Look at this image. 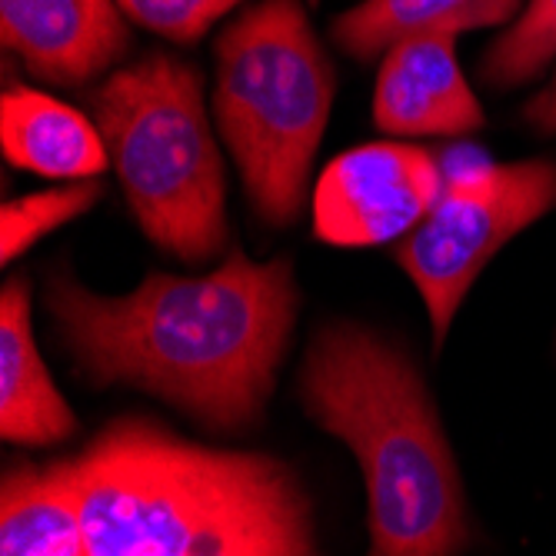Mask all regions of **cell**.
I'll return each mask as SVG.
<instances>
[{
	"label": "cell",
	"mask_w": 556,
	"mask_h": 556,
	"mask_svg": "<svg viewBox=\"0 0 556 556\" xmlns=\"http://www.w3.org/2000/svg\"><path fill=\"white\" fill-rule=\"evenodd\" d=\"M523 121L533 127V130H540V134H556V77L540 90V93H533L527 104H523Z\"/></svg>",
	"instance_id": "ac0fdd59"
},
{
	"label": "cell",
	"mask_w": 556,
	"mask_h": 556,
	"mask_svg": "<svg viewBox=\"0 0 556 556\" xmlns=\"http://www.w3.org/2000/svg\"><path fill=\"white\" fill-rule=\"evenodd\" d=\"M307 417L343 440L367 486V556H460L467 500L433 396L396 343L350 320L317 330L300 367Z\"/></svg>",
	"instance_id": "7a4b0ae2"
},
{
	"label": "cell",
	"mask_w": 556,
	"mask_h": 556,
	"mask_svg": "<svg viewBox=\"0 0 556 556\" xmlns=\"http://www.w3.org/2000/svg\"><path fill=\"white\" fill-rule=\"evenodd\" d=\"M0 433L24 446L64 443L77 433L74 410L37 353L24 277H11L0 290Z\"/></svg>",
	"instance_id": "30bf717a"
},
{
	"label": "cell",
	"mask_w": 556,
	"mask_h": 556,
	"mask_svg": "<svg viewBox=\"0 0 556 556\" xmlns=\"http://www.w3.org/2000/svg\"><path fill=\"white\" fill-rule=\"evenodd\" d=\"M553 58H556V0H527L520 17L490 43L480 74L493 90H510L540 77Z\"/></svg>",
	"instance_id": "5bb4252c"
},
{
	"label": "cell",
	"mask_w": 556,
	"mask_h": 556,
	"mask_svg": "<svg viewBox=\"0 0 556 556\" xmlns=\"http://www.w3.org/2000/svg\"><path fill=\"white\" fill-rule=\"evenodd\" d=\"M523 0H364L330 24L333 40L353 61L370 64L414 34H464L500 27L520 14Z\"/></svg>",
	"instance_id": "4fadbf2b"
},
{
	"label": "cell",
	"mask_w": 556,
	"mask_h": 556,
	"mask_svg": "<svg viewBox=\"0 0 556 556\" xmlns=\"http://www.w3.org/2000/svg\"><path fill=\"white\" fill-rule=\"evenodd\" d=\"M214 121L254 214L287 230L311 197L337 71L300 0H261L217 37Z\"/></svg>",
	"instance_id": "277c9868"
},
{
	"label": "cell",
	"mask_w": 556,
	"mask_h": 556,
	"mask_svg": "<svg viewBox=\"0 0 556 556\" xmlns=\"http://www.w3.org/2000/svg\"><path fill=\"white\" fill-rule=\"evenodd\" d=\"M549 211H556V161L477 164L453 174L433 211L393 243V261L427 307L437 350L483 267Z\"/></svg>",
	"instance_id": "8992f818"
},
{
	"label": "cell",
	"mask_w": 556,
	"mask_h": 556,
	"mask_svg": "<svg viewBox=\"0 0 556 556\" xmlns=\"http://www.w3.org/2000/svg\"><path fill=\"white\" fill-rule=\"evenodd\" d=\"M4 157L47 180H97L111 167L93 117L30 87H11L0 100Z\"/></svg>",
	"instance_id": "8fae6325"
},
{
	"label": "cell",
	"mask_w": 556,
	"mask_h": 556,
	"mask_svg": "<svg viewBox=\"0 0 556 556\" xmlns=\"http://www.w3.org/2000/svg\"><path fill=\"white\" fill-rule=\"evenodd\" d=\"M0 37L27 74L54 87H84L130 50L117 0H0Z\"/></svg>",
	"instance_id": "ba28073f"
},
{
	"label": "cell",
	"mask_w": 556,
	"mask_h": 556,
	"mask_svg": "<svg viewBox=\"0 0 556 556\" xmlns=\"http://www.w3.org/2000/svg\"><path fill=\"white\" fill-rule=\"evenodd\" d=\"M71 470L87 556H193L300 486L264 453L193 446L143 420L114 424Z\"/></svg>",
	"instance_id": "3957f363"
},
{
	"label": "cell",
	"mask_w": 556,
	"mask_h": 556,
	"mask_svg": "<svg viewBox=\"0 0 556 556\" xmlns=\"http://www.w3.org/2000/svg\"><path fill=\"white\" fill-rule=\"evenodd\" d=\"M97 197H100L97 180H74L58 190H40L21 200H8L4 211H0V261L4 264L17 261L40 237L87 214L97 204Z\"/></svg>",
	"instance_id": "2e32d148"
},
{
	"label": "cell",
	"mask_w": 556,
	"mask_h": 556,
	"mask_svg": "<svg viewBox=\"0 0 556 556\" xmlns=\"http://www.w3.org/2000/svg\"><path fill=\"white\" fill-rule=\"evenodd\" d=\"M443 174L427 147L377 140L333 157L314 187V233L333 247L407 237L440 200Z\"/></svg>",
	"instance_id": "52a82bcc"
},
{
	"label": "cell",
	"mask_w": 556,
	"mask_h": 556,
	"mask_svg": "<svg viewBox=\"0 0 556 556\" xmlns=\"http://www.w3.org/2000/svg\"><path fill=\"white\" fill-rule=\"evenodd\" d=\"M0 556H87L71 460L4 470Z\"/></svg>",
	"instance_id": "7c38bea8"
},
{
	"label": "cell",
	"mask_w": 556,
	"mask_h": 556,
	"mask_svg": "<svg viewBox=\"0 0 556 556\" xmlns=\"http://www.w3.org/2000/svg\"><path fill=\"white\" fill-rule=\"evenodd\" d=\"M374 124L387 137H464L486 124L457 61V34H414L387 50L374 90Z\"/></svg>",
	"instance_id": "9c48e42d"
},
{
	"label": "cell",
	"mask_w": 556,
	"mask_h": 556,
	"mask_svg": "<svg viewBox=\"0 0 556 556\" xmlns=\"http://www.w3.org/2000/svg\"><path fill=\"white\" fill-rule=\"evenodd\" d=\"M193 556H317L307 493L296 486L270 510L233 527Z\"/></svg>",
	"instance_id": "9a60e30c"
},
{
	"label": "cell",
	"mask_w": 556,
	"mask_h": 556,
	"mask_svg": "<svg viewBox=\"0 0 556 556\" xmlns=\"http://www.w3.org/2000/svg\"><path fill=\"white\" fill-rule=\"evenodd\" d=\"M43 303L90 383H127L214 430H240L274 393L300 296L287 257L254 264L233 247L204 277L147 274L124 296L54 274Z\"/></svg>",
	"instance_id": "6da1fadb"
},
{
	"label": "cell",
	"mask_w": 556,
	"mask_h": 556,
	"mask_svg": "<svg viewBox=\"0 0 556 556\" xmlns=\"http://www.w3.org/2000/svg\"><path fill=\"white\" fill-rule=\"evenodd\" d=\"M127 207L150 243L184 264L227 250V177L204 74L170 54L117 67L90 93Z\"/></svg>",
	"instance_id": "5b68a950"
},
{
	"label": "cell",
	"mask_w": 556,
	"mask_h": 556,
	"mask_svg": "<svg viewBox=\"0 0 556 556\" xmlns=\"http://www.w3.org/2000/svg\"><path fill=\"white\" fill-rule=\"evenodd\" d=\"M127 21L174 43H197L243 0H117Z\"/></svg>",
	"instance_id": "e0dca14e"
}]
</instances>
